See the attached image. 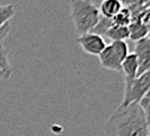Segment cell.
<instances>
[{
	"instance_id": "9",
	"label": "cell",
	"mask_w": 150,
	"mask_h": 136,
	"mask_svg": "<svg viewBox=\"0 0 150 136\" xmlns=\"http://www.w3.org/2000/svg\"><path fill=\"white\" fill-rule=\"evenodd\" d=\"M122 8H123V5L118 0H103L98 10H99L100 17L106 19H112Z\"/></svg>"
},
{
	"instance_id": "13",
	"label": "cell",
	"mask_w": 150,
	"mask_h": 136,
	"mask_svg": "<svg viewBox=\"0 0 150 136\" xmlns=\"http://www.w3.org/2000/svg\"><path fill=\"white\" fill-rule=\"evenodd\" d=\"M14 14H16V8L12 4L0 5V27L10 23L11 19L14 17Z\"/></svg>"
},
{
	"instance_id": "4",
	"label": "cell",
	"mask_w": 150,
	"mask_h": 136,
	"mask_svg": "<svg viewBox=\"0 0 150 136\" xmlns=\"http://www.w3.org/2000/svg\"><path fill=\"white\" fill-rule=\"evenodd\" d=\"M150 89V72L142 74L134 79H124V97L122 104L128 107L135 103H139V101L146 95Z\"/></svg>"
},
{
	"instance_id": "20",
	"label": "cell",
	"mask_w": 150,
	"mask_h": 136,
	"mask_svg": "<svg viewBox=\"0 0 150 136\" xmlns=\"http://www.w3.org/2000/svg\"><path fill=\"white\" fill-rule=\"evenodd\" d=\"M148 136H150V125H149V135Z\"/></svg>"
},
{
	"instance_id": "2",
	"label": "cell",
	"mask_w": 150,
	"mask_h": 136,
	"mask_svg": "<svg viewBox=\"0 0 150 136\" xmlns=\"http://www.w3.org/2000/svg\"><path fill=\"white\" fill-rule=\"evenodd\" d=\"M70 14L79 36L91 32L100 19L99 10L91 0H70Z\"/></svg>"
},
{
	"instance_id": "7",
	"label": "cell",
	"mask_w": 150,
	"mask_h": 136,
	"mask_svg": "<svg viewBox=\"0 0 150 136\" xmlns=\"http://www.w3.org/2000/svg\"><path fill=\"white\" fill-rule=\"evenodd\" d=\"M129 39L138 42L143 38H146L149 35V26L143 20H132L129 26Z\"/></svg>"
},
{
	"instance_id": "6",
	"label": "cell",
	"mask_w": 150,
	"mask_h": 136,
	"mask_svg": "<svg viewBox=\"0 0 150 136\" xmlns=\"http://www.w3.org/2000/svg\"><path fill=\"white\" fill-rule=\"evenodd\" d=\"M134 53L138 59L137 76L145 72H150V39L148 37L136 42Z\"/></svg>"
},
{
	"instance_id": "10",
	"label": "cell",
	"mask_w": 150,
	"mask_h": 136,
	"mask_svg": "<svg viewBox=\"0 0 150 136\" xmlns=\"http://www.w3.org/2000/svg\"><path fill=\"white\" fill-rule=\"evenodd\" d=\"M13 74V69L10 64L7 51L4 44H0V79L8 81Z\"/></svg>"
},
{
	"instance_id": "1",
	"label": "cell",
	"mask_w": 150,
	"mask_h": 136,
	"mask_svg": "<svg viewBox=\"0 0 150 136\" xmlns=\"http://www.w3.org/2000/svg\"><path fill=\"white\" fill-rule=\"evenodd\" d=\"M149 124L138 103L120 106L108 120L104 136H148Z\"/></svg>"
},
{
	"instance_id": "16",
	"label": "cell",
	"mask_w": 150,
	"mask_h": 136,
	"mask_svg": "<svg viewBox=\"0 0 150 136\" xmlns=\"http://www.w3.org/2000/svg\"><path fill=\"white\" fill-rule=\"evenodd\" d=\"M11 27H12L11 21L0 27V44H3V42H4V40L6 39V37L8 36V33H10V31H11Z\"/></svg>"
},
{
	"instance_id": "19",
	"label": "cell",
	"mask_w": 150,
	"mask_h": 136,
	"mask_svg": "<svg viewBox=\"0 0 150 136\" xmlns=\"http://www.w3.org/2000/svg\"><path fill=\"white\" fill-rule=\"evenodd\" d=\"M148 38L150 39V27H149V35H148Z\"/></svg>"
},
{
	"instance_id": "5",
	"label": "cell",
	"mask_w": 150,
	"mask_h": 136,
	"mask_svg": "<svg viewBox=\"0 0 150 136\" xmlns=\"http://www.w3.org/2000/svg\"><path fill=\"white\" fill-rule=\"evenodd\" d=\"M77 42L83 49V51L91 56H99L106 46L105 39L102 36L93 32H89V33H85V35L79 36Z\"/></svg>"
},
{
	"instance_id": "3",
	"label": "cell",
	"mask_w": 150,
	"mask_h": 136,
	"mask_svg": "<svg viewBox=\"0 0 150 136\" xmlns=\"http://www.w3.org/2000/svg\"><path fill=\"white\" fill-rule=\"evenodd\" d=\"M129 55L127 42H111L98 56L100 65L106 70L122 72V63Z\"/></svg>"
},
{
	"instance_id": "8",
	"label": "cell",
	"mask_w": 150,
	"mask_h": 136,
	"mask_svg": "<svg viewBox=\"0 0 150 136\" xmlns=\"http://www.w3.org/2000/svg\"><path fill=\"white\" fill-rule=\"evenodd\" d=\"M122 72L124 75V79H134L137 77L138 72V59L136 55L129 53L122 63Z\"/></svg>"
},
{
	"instance_id": "17",
	"label": "cell",
	"mask_w": 150,
	"mask_h": 136,
	"mask_svg": "<svg viewBox=\"0 0 150 136\" xmlns=\"http://www.w3.org/2000/svg\"><path fill=\"white\" fill-rule=\"evenodd\" d=\"M122 5H127V7L136 6V5H145L149 0H118Z\"/></svg>"
},
{
	"instance_id": "18",
	"label": "cell",
	"mask_w": 150,
	"mask_h": 136,
	"mask_svg": "<svg viewBox=\"0 0 150 136\" xmlns=\"http://www.w3.org/2000/svg\"><path fill=\"white\" fill-rule=\"evenodd\" d=\"M144 6H145V8H148V7H150V0H149V1H148V3H146V4L144 5Z\"/></svg>"
},
{
	"instance_id": "12",
	"label": "cell",
	"mask_w": 150,
	"mask_h": 136,
	"mask_svg": "<svg viewBox=\"0 0 150 136\" xmlns=\"http://www.w3.org/2000/svg\"><path fill=\"white\" fill-rule=\"evenodd\" d=\"M112 24L114 25H118V26H129V24L132 20L131 17V12L128 7H123L114 18L111 19Z\"/></svg>"
},
{
	"instance_id": "15",
	"label": "cell",
	"mask_w": 150,
	"mask_h": 136,
	"mask_svg": "<svg viewBox=\"0 0 150 136\" xmlns=\"http://www.w3.org/2000/svg\"><path fill=\"white\" fill-rule=\"evenodd\" d=\"M139 107L144 114V117L148 122V124L150 125V97H143L139 101Z\"/></svg>"
},
{
	"instance_id": "11",
	"label": "cell",
	"mask_w": 150,
	"mask_h": 136,
	"mask_svg": "<svg viewBox=\"0 0 150 136\" xmlns=\"http://www.w3.org/2000/svg\"><path fill=\"white\" fill-rule=\"evenodd\" d=\"M105 36L112 42H125L129 39V30L128 26L112 25L105 33Z\"/></svg>"
},
{
	"instance_id": "14",
	"label": "cell",
	"mask_w": 150,
	"mask_h": 136,
	"mask_svg": "<svg viewBox=\"0 0 150 136\" xmlns=\"http://www.w3.org/2000/svg\"><path fill=\"white\" fill-rule=\"evenodd\" d=\"M112 25H114V24H112V20H111V19H106V18L100 17V19H99L98 24L96 25V27H95L91 32L97 33V35H99V36H102V37H103V35H105L106 31H108Z\"/></svg>"
}]
</instances>
